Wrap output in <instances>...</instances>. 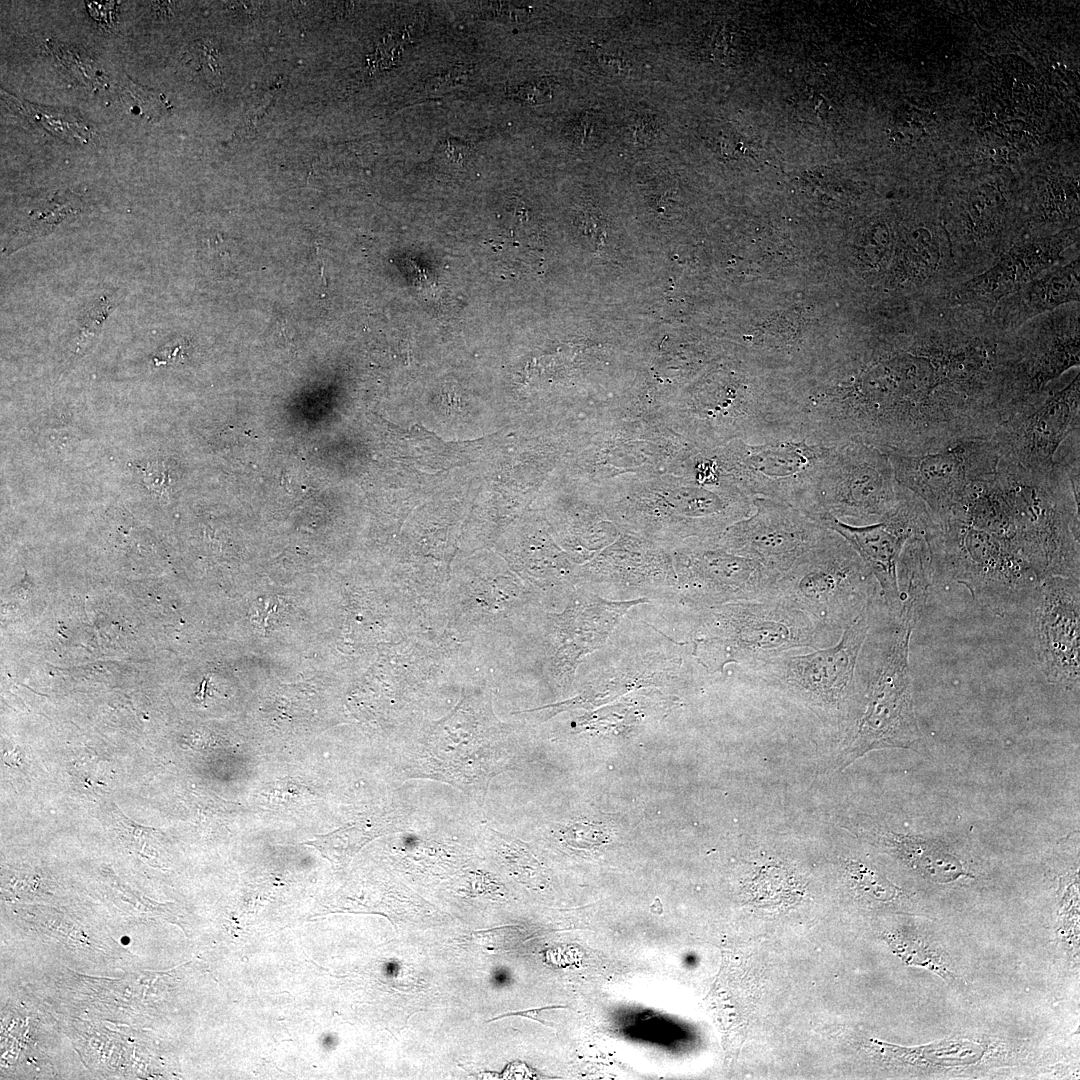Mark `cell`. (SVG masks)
Returning <instances> with one entry per match:
<instances>
[{
    "label": "cell",
    "instance_id": "obj_19",
    "mask_svg": "<svg viewBox=\"0 0 1080 1080\" xmlns=\"http://www.w3.org/2000/svg\"><path fill=\"white\" fill-rule=\"evenodd\" d=\"M886 836L890 845L930 880L945 883L966 875L959 860L937 842L896 833Z\"/></svg>",
    "mask_w": 1080,
    "mask_h": 1080
},
{
    "label": "cell",
    "instance_id": "obj_15",
    "mask_svg": "<svg viewBox=\"0 0 1080 1080\" xmlns=\"http://www.w3.org/2000/svg\"><path fill=\"white\" fill-rule=\"evenodd\" d=\"M577 581L579 587H608L634 599H674L677 575L672 564L661 557L630 560L609 556L583 567L577 572Z\"/></svg>",
    "mask_w": 1080,
    "mask_h": 1080
},
{
    "label": "cell",
    "instance_id": "obj_12",
    "mask_svg": "<svg viewBox=\"0 0 1080 1080\" xmlns=\"http://www.w3.org/2000/svg\"><path fill=\"white\" fill-rule=\"evenodd\" d=\"M648 598L606 599L584 587H577L565 610L549 615L548 632L554 646L549 669L562 687H569L581 659L601 648L623 616Z\"/></svg>",
    "mask_w": 1080,
    "mask_h": 1080
},
{
    "label": "cell",
    "instance_id": "obj_11",
    "mask_svg": "<svg viewBox=\"0 0 1080 1080\" xmlns=\"http://www.w3.org/2000/svg\"><path fill=\"white\" fill-rule=\"evenodd\" d=\"M1080 375L1031 411L1003 423L991 439L1000 460L1025 472L1049 474L1062 444L1079 430Z\"/></svg>",
    "mask_w": 1080,
    "mask_h": 1080
},
{
    "label": "cell",
    "instance_id": "obj_1",
    "mask_svg": "<svg viewBox=\"0 0 1080 1080\" xmlns=\"http://www.w3.org/2000/svg\"><path fill=\"white\" fill-rule=\"evenodd\" d=\"M691 655L709 672L746 666L799 650L824 648L837 636L803 612L773 599L737 601L695 610Z\"/></svg>",
    "mask_w": 1080,
    "mask_h": 1080
},
{
    "label": "cell",
    "instance_id": "obj_3",
    "mask_svg": "<svg viewBox=\"0 0 1080 1080\" xmlns=\"http://www.w3.org/2000/svg\"><path fill=\"white\" fill-rule=\"evenodd\" d=\"M875 583L857 552L834 532L784 572L767 599L803 612L818 626L840 637L875 600Z\"/></svg>",
    "mask_w": 1080,
    "mask_h": 1080
},
{
    "label": "cell",
    "instance_id": "obj_23",
    "mask_svg": "<svg viewBox=\"0 0 1080 1080\" xmlns=\"http://www.w3.org/2000/svg\"><path fill=\"white\" fill-rule=\"evenodd\" d=\"M113 308L109 297L101 296L96 302H94L90 309L86 312L85 317L82 319L80 326L82 332L86 334H92L96 330L101 322L109 314Z\"/></svg>",
    "mask_w": 1080,
    "mask_h": 1080
},
{
    "label": "cell",
    "instance_id": "obj_21",
    "mask_svg": "<svg viewBox=\"0 0 1080 1080\" xmlns=\"http://www.w3.org/2000/svg\"><path fill=\"white\" fill-rule=\"evenodd\" d=\"M15 103L21 107L22 112L27 115V117L42 124L43 127L61 138L84 141L90 137L89 131L83 123L68 113H62L61 111L56 110H46L42 107H34L29 103H20L19 101H15Z\"/></svg>",
    "mask_w": 1080,
    "mask_h": 1080
},
{
    "label": "cell",
    "instance_id": "obj_7",
    "mask_svg": "<svg viewBox=\"0 0 1080 1080\" xmlns=\"http://www.w3.org/2000/svg\"><path fill=\"white\" fill-rule=\"evenodd\" d=\"M887 454L898 485L924 504L931 521L952 509L1000 461L991 437L967 439L926 453Z\"/></svg>",
    "mask_w": 1080,
    "mask_h": 1080
},
{
    "label": "cell",
    "instance_id": "obj_22",
    "mask_svg": "<svg viewBox=\"0 0 1080 1080\" xmlns=\"http://www.w3.org/2000/svg\"><path fill=\"white\" fill-rule=\"evenodd\" d=\"M120 96L132 113L148 120H157L165 108L162 99L155 92L137 85L128 78L121 85Z\"/></svg>",
    "mask_w": 1080,
    "mask_h": 1080
},
{
    "label": "cell",
    "instance_id": "obj_24",
    "mask_svg": "<svg viewBox=\"0 0 1080 1080\" xmlns=\"http://www.w3.org/2000/svg\"><path fill=\"white\" fill-rule=\"evenodd\" d=\"M521 99L529 104H537L551 97V90L544 83H530L523 86L519 93Z\"/></svg>",
    "mask_w": 1080,
    "mask_h": 1080
},
{
    "label": "cell",
    "instance_id": "obj_25",
    "mask_svg": "<svg viewBox=\"0 0 1080 1080\" xmlns=\"http://www.w3.org/2000/svg\"><path fill=\"white\" fill-rule=\"evenodd\" d=\"M467 147L455 141H447L442 147V154L454 163H462L467 157Z\"/></svg>",
    "mask_w": 1080,
    "mask_h": 1080
},
{
    "label": "cell",
    "instance_id": "obj_20",
    "mask_svg": "<svg viewBox=\"0 0 1080 1080\" xmlns=\"http://www.w3.org/2000/svg\"><path fill=\"white\" fill-rule=\"evenodd\" d=\"M940 258V244L929 231L922 229L912 233L904 244L903 277L909 281H924L937 270Z\"/></svg>",
    "mask_w": 1080,
    "mask_h": 1080
},
{
    "label": "cell",
    "instance_id": "obj_6",
    "mask_svg": "<svg viewBox=\"0 0 1080 1080\" xmlns=\"http://www.w3.org/2000/svg\"><path fill=\"white\" fill-rule=\"evenodd\" d=\"M902 496L886 452L861 442L837 444L820 474L815 510L808 517L827 513L851 524L875 523L894 512Z\"/></svg>",
    "mask_w": 1080,
    "mask_h": 1080
},
{
    "label": "cell",
    "instance_id": "obj_16",
    "mask_svg": "<svg viewBox=\"0 0 1080 1080\" xmlns=\"http://www.w3.org/2000/svg\"><path fill=\"white\" fill-rule=\"evenodd\" d=\"M680 666V657H668L658 653L625 657L599 673L575 698L542 708L551 709L553 714L568 709L592 708L633 688L657 685Z\"/></svg>",
    "mask_w": 1080,
    "mask_h": 1080
},
{
    "label": "cell",
    "instance_id": "obj_10",
    "mask_svg": "<svg viewBox=\"0 0 1080 1080\" xmlns=\"http://www.w3.org/2000/svg\"><path fill=\"white\" fill-rule=\"evenodd\" d=\"M902 492L896 510L875 523L854 525L827 513L810 518L852 546L875 578L881 600L893 617L901 608L898 563L902 550L912 537L925 535L931 524L924 504L906 490L902 489Z\"/></svg>",
    "mask_w": 1080,
    "mask_h": 1080
},
{
    "label": "cell",
    "instance_id": "obj_17",
    "mask_svg": "<svg viewBox=\"0 0 1080 1080\" xmlns=\"http://www.w3.org/2000/svg\"><path fill=\"white\" fill-rule=\"evenodd\" d=\"M1079 274L1078 257L1065 265L1046 269L1008 296V319L1019 324L1064 304L1078 302Z\"/></svg>",
    "mask_w": 1080,
    "mask_h": 1080
},
{
    "label": "cell",
    "instance_id": "obj_2",
    "mask_svg": "<svg viewBox=\"0 0 1080 1080\" xmlns=\"http://www.w3.org/2000/svg\"><path fill=\"white\" fill-rule=\"evenodd\" d=\"M925 601L905 595L884 641L877 644L869 659L861 650L860 660L869 680L862 712L853 725L840 768L866 753L884 748H912L921 739L913 708L912 677L909 665L911 635Z\"/></svg>",
    "mask_w": 1080,
    "mask_h": 1080
},
{
    "label": "cell",
    "instance_id": "obj_5",
    "mask_svg": "<svg viewBox=\"0 0 1080 1080\" xmlns=\"http://www.w3.org/2000/svg\"><path fill=\"white\" fill-rule=\"evenodd\" d=\"M875 600L834 644L746 665V674L782 688L813 707L839 710L855 691L859 656L875 618Z\"/></svg>",
    "mask_w": 1080,
    "mask_h": 1080
},
{
    "label": "cell",
    "instance_id": "obj_13",
    "mask_svg": "<svg viewBox=\"0 0 1080 1080\" xmlns=\"http://www.w3.org/2000/svg\"><path fill=\"white\" fill-rule=\"evenodd\" d=\"M1041 585L1036 638L1047 677L1066 686L1079 681V578L1052 576Z\"/></svg>",
    "mask_w": 1080,
    "mask_h": 1080
},
{
    "label": "cell",
    "instance_id": "obj_18",
    "mask_svg": "<svg viewBox=\"0 0 1080 1080\" xmlns=\"http://www.w3.org/2000/svg\"><path fill=\"white\" fill-rule=\"evenodd\" d=\"M1080 362L1079 331L1058 333L1027 347L1025 368L1029 392L1043 401L1046 386Z\"/></svg>",
    "mask_w": 1080,
    "mask_h": 1080
},
{
    "label": "cell",
    "instance_id": "obj_8",
    "mask_svg": "<svg viewBox=\"0 0 1080 1080\" xmlns=\"http://www.w3.org/2000/svg\"><path fill=\"white\" fill-rule=\"evenodd\" d=\"M674 599L695 610L769 597L779 574L760 562L721 547L715 538L696 540L681 551Z\"/></svg>",
    "mask_w": 1080,
    "mask_h": 1080
},
{
    "label": "cell",
    "instance_id": "obj_9",
    "mask_svg": "<svg viewBox=\"0 0 1080 1080\" xmlns=\"http://www.w3.org/2000/svg\"><path fill=\"white\" fill-rule=\"evenodd\" d=\"M753 505L750 516L731 525L715 540L728 551L754 559L780 576L834 534L789 504L753 497Z\"/></svg>",
    "mask_w": 1080,
    "mask_h": 1080
},
{
    "label": "cell",
    "instance_id": "obj_26",
    "mask_svg": "<svg viewBox=\"0 0 1080 1080\" xmlns=\"http://www.w3.org/2000/svg\"><path fill=\"white\" fill-rule=\"evenodd\" d=\"M508 978V974L504 971H499L496 973V977L494 976L495 982L501 985L504 984Z\"/></svg>",
    "mask_w": 1080,
    "mask_h": 1080
},
{
    "label": "cell",
    "instance_id": "obj_14",
    "mask_svg": "<svg viewBox=\"0 0 1080 1080\" xmlns=\"http://www.w3.org/2000/svg\"><path fill=\"white\" fill-rule=\"evenodd\" d=\"M1077 240L1074 232L1016 244L985 272L961 284L952 293L962 305L994 307L1027 282L1052 267Z\"/></svg>",
    "mask_w": 1080,
    "mask_h": 1080
},
{
    "label": "cell",
    "instance_id": "obj_4",
    "mask_svg": "<svg viewBox=\"0 0 1080 1080\" xmlns=\"http://www.w3.org/2000/svg\"><path fill=\"white\" fill-rule=\"evenodd\" d=\"M833 446L792 438L762 443L734 440L720 451L718 460L727 482L743 494L780 501L809 516Z\"/></svg>",
    "mask_w": 1080,
    "mask_h": 1080
}]
</instances>
